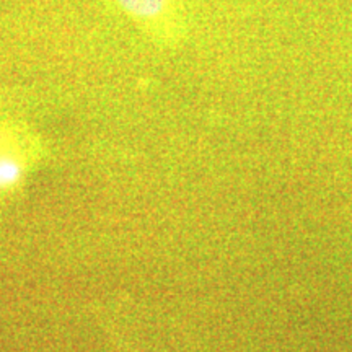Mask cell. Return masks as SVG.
I'll use <instances>...</instances> for the list:
<instances>
[{"instance_id":"6da1fadb","label":"cell","mask_w":352,"mask_h":352,"mask_svg":"<svg viewBox=\"0 0 352 352\" xmlns=\"http://www.w3.org/2000/svg\"><path fill=\"white\" fill-rule=\"evenodd\" d=\"M118 8L158 43L173 44L183 36V0H114Z\"/></svg>"},{"instance_id":"7a4b0ae2","label":"cell","mask_w":352,"mask_h":352,"mask_svg":"<svg viewBox=\"0 0 352 352\" xmlns=\"http://www.w3.org/2000/svg\"><path fill=\"white\" fill-rule=\"evenodd\" d=\"M21 178V165L15 158L0 155V189L13 186Z\"/></svg>"}]
</instances>
